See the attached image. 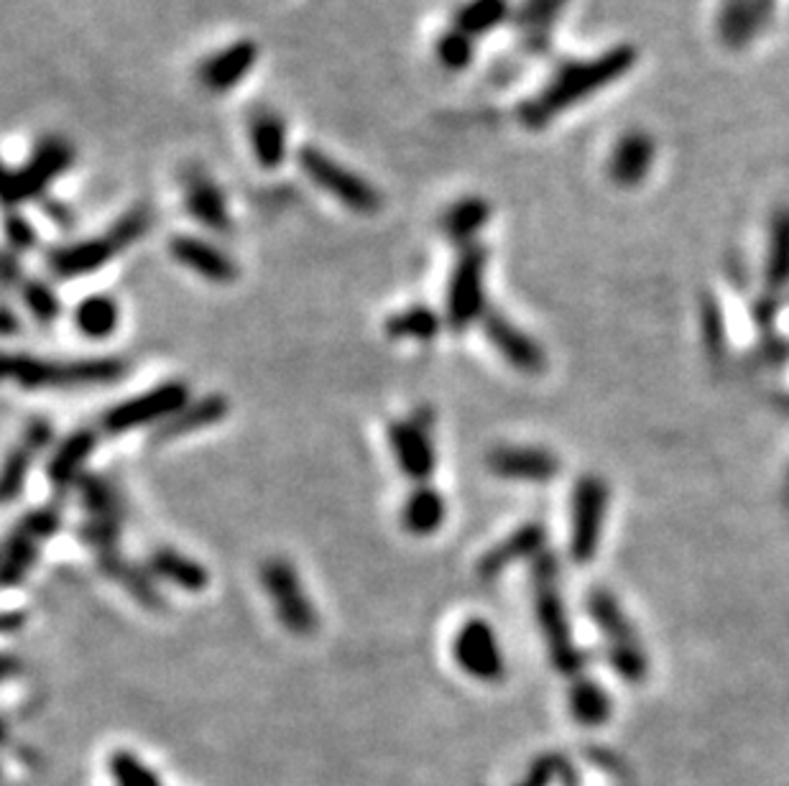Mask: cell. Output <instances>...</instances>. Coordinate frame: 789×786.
<instances>
[{"mask_svg":"<svg viewBox=\"0 0 789 786\" xmlns=\"http://www.w3.org/2000/svg\"><path fill=\"white\" fill-rule=\"evenodd\" d=\"M227 412H231V401H227L223 393H210V396L189 401V404L184 406L179 414H174L169 422L156 426L152 442L166 444V442L182 440V436H187L192 432L210 430V426L221 424L227 416Z\"/></svg>","mask_w":789,"mask_h":786,"instance_id":"obj_22","label":"cell"},{"mask_svg":"<svg viewBox=\"0 0 789 786\" xmlns=\"http://www.w3.org/2000/svg\"><path fill=\"white\" fill-rule=\"evenodd\" d=\"M490 215H494V209H490V205L484 197L478 195L460 197L458 203H452L442 215L445 238L455 243L458 248L473 246L478 238V233L488 225Z\"/></svg>","mask_w":789,"mask_h":786,"instance_id":"obj_28","label":"cell"},{"mask_svg":"<svg viewBox=\"0 0 789 786\" xmlns=\"http://www.w3.org/2000/svg\"><path fill=\"white\" fill-rule=\"evenodd\" d=\"M146 570L154 574V580H164L184 592H205L210 584L207 567L174 547H156L146 557Z\"/></svg>","mask_w":789,"mask_h":786,"instance_id":"obj_23","label":"cell"},{"mask_svg":"<svg viewBox=\"0 0 789 786\" xmlns=\"http://www.w3.org/2000/svg\"><path fill=\"white\" fill-rule=\"evenodd\" d=\"M452 657L468 677L484 685H496L506 677L504 649L498 643L496 628L486 618H468L458 628L452 639Z\"/></svg>","mask_w":789,"mask_h":786,"instance_id":"obj_13","label":"cell"},{"mask_svg":"<svg viewBox=\"0 0 789 786\" xmlns=\"http://www.w3.org/2000/svg\"><path fill=\"white\" fill-rule=\"evenodd\" d=\"M442 317L425 304H411L407 310L393 312L386 317L383 332L391 340H415V343H432L442 330Z\"/></svg>","mask_w":789,"mask_h":786,"instance_id":"obj_33","label":"cell"},{"mask_svg":"<svg viewBox=\"0 0 789 786\" xmlns=\"http://www.w3.org/2000/svg\"><path fill=\"white\" fill-rule=\"evenodd\" d=\"M447 503L435 485H417L401 505V527L411 537H432L442 529Z\"/></svg>","mask_w":789,"mask_h":786,"instance_id":"obj_27","label":"cell"},{"mask_svg":"<svg viewBox=\"0 0 789 786\" xmlns=\"http://www.w3.org/2000/svg\"><path fill=\"white\" fill-rule=\"evenodd\" d=\"M259 62V43L251 39H241L223 47L215 55H210L197 67V80L213 95H227L238 87L245 77L253 72Z\"/></svg>","mask_w":789,"mask_h":786,"instance_id":"obj_17","label":"cell"},{"mask_svg":"<svg viewBox=\"0 0 789 786\" xmlns=\"http://www.w3.org/2000/svg\"><path fill=\"white\" fill-rule=\"evenodd\" d=\"M6 240H8V250L23 256L26 250L37 248L39 233H37V228H33V223L29 220V217L21 215L19 209H8L6 213Z\"/></svg>","mask_w":789,"mask_h":786,"instance_id":"obj_41","label":"cell"},{"mask_svg":"<svg viewBox=\"0 0 789 786\" xmlns=\"http://www.w3.org/2000/svg\"><path fill=\"white\" fill-rule=\"evenodd\" d=\"M184 207L192 220L213 233H231V207L225 191L207 174H189L184 181Z\"/></svg>","mask_w":789,"mask_h":786,"instance_id":"obj_21","label":"cell"},{"mask_svg":"<svg viewBox=\"0 0 789 786\" xmlns=\"http://www.w3.org/2000/svg\"><path fill=\"white\" fill-rule=\"evenodd\" d=\"M19 327H21V322L16 320V312L8 307V304H3V312H0V332H3L6 337H11V335H16V332H19Z\"/></svg>","mask_w":789,"mask_h":786,"instance_id":"obj_45","label":"cell"},{"mask_svg":"<svg viewBox=\"0 0 789 786\" xmlns=\"http://www.w3.org/2000/svg\"><path fill=\"white\" fill-rule=\"evenodd\" d=\"M148 225H152V215L146 207H134L126 215L118 217L103 235L95 238H82L65 243L47 253V268L55 278L61 282H72V278L92 276L95 271H100L110 264L113 258L126 248L134 246L146 235Z\"/></svg>","mask_w":789,"mask_h":786,"instance_id":"obj_4","label":"cell"},{"mask_svg":"<svg viewBox=\"0 0 789 786\" xmlns=\"http://www.w3.org/2000/svg\"><path fill=\"white\" fill-rule=\"evenodd\" d=\"M189 404V386L184 381H164L159 386L136 393L120 404L110 406L100 416V430L105 434H126L142 426H162L174 414H179Z\"/></svg>","mask_w":789,"mask_h":786,"instance_id":"obj_10","label":"cell"},{"mask_svg":"<svg viewBox=\"0 0 789 786\" xmlns=\"http://www.w3.org/2000/svg\"><path fill=\"white\" fill-rule=\"evenodd\" d=\"M75 164V146L61 136H47L33 146L29 159L8 166L3 177L6 209H19L29 203H41L49 187L65 177Z\"/></svg>","mask_w":789,"mask_h":786,"instance_id":"obj_5","label":"cell"},{"mask_svg":"<svg viewBox=\"0 0 789 786\" xmlns=\"http://www.w3.org/2000/svg\"><path fill=\"white\" fill-rule=\"evenodd\" d=\"M75 330L87 340H108L120 325L118 302L108 294H92L72 312Z\"/></svg>","mask_w":789,"mask_h":786,"instance_id":"obj_32","label":"cell"},{"mask_svg":"<svg viewBox=\"0 0 789 786\" xmlns=\"http://www.w3.org/2000/svg\"><path fill=\"white\" fill-rule=\"evenodd\" d=\"M567 705L569 715L583 725V728H601L606 725L613 707L611 697L595 679L575 677L573 685L567 689Z\"/></svg>","mask_w":789,"mask_h":786,"instance_id":"obj_30","label":"cell"},{"mask_svg":"<svg viewBox=\"0 0 789 786\" xmlns=\"http://www.w3.org/2000/svg\"><path fill=\"white\" fill-rule=\"evenodd\" d=\"M608 511V485L598 475H583L577 480L569 503V557L577 564L593 562L598 554L603 523Z\"/></svg>","mask_w":789,"mask_h":786,"instance_id":"obj_12","label":"cell"},{"mask_svg":"<svg viewBox=\"0 0 789 786\" xmlns=\"http://www.w3.org/2000/svg\"><path fill=\"white\" fill-rule=\"evenodd\" d=\"M764 278L767 294L779 296L789 286V207H779L771 217Z\"/></svg>","mask_w":789,"mask_h":786,"instance_id":"obj_31","label":"cell"},{"mask_svg":"<svg viewBox=\"0 0 789 786\" xmlns=\"http://www.w3.org/2000/svg\"><path fill=\"white\" fill-rule=\"evenodd\" d=\"M110 774L118 786H162L159 776L128 750H116L110 756Z\"/></svg>","mask_w":789,"mask_h":786,"instance_id":"obj_39","label":"cell"},{"mask_svg":"<svg viewBox=\"0 0 789 786\" xmlns=\"http://www.w3.org/2000/svg\"><path fill=\"white\" fill-rule=\"evenodd\" d=\"M565 6L567 0H524L516 8L512 21L516 31H519L526 51H545Z\"/></svg>","mask_w":789,"mask_h":786,"instance_id":"obj_26","label":"cell"},{"mask_svg":"<svg viewBox=\"0 0 789 786\" xmlns=\"http://www.w3.org/2000/svg\"><path fill=\"white\" fill-rule=\"evenodd\" d=\"M0 626H3V633H13L16 628L23 626V613H19V610H8Z\"/></svg>","mask_w":789,"mask_h":786,"instance_id":"obj_46","label":"cell"},{"mask_svg":"<svg viewBox=\"0 0 789 786\" xmlns=\"http://www.w3.org/2000/svg\"><path fill=\"white\" fill-rule=\"evenodd\" d=\"M476 41L468 37L466 31L460 29H447L440 39L435 43V55L440 59V65L445 69H450V72H462V69H468L473 65V59H476Z\"/></svg>","mask_w":789,"mask_h":786,"instance_id":"obj_38","label":"cell"},{"mask_svg":"<svg viewBox=\"0 0 789 786\" xmlns=\"http://www.w3.org/2000/svg\"><path fill=\"white\" fill-rule=\"evenodd\" d=\"M656 164V141L652 134H646L642 128L626 130L624 136H618V141L613 144L606 174L613 185L621 189H634L644 185L649 174H652Z\"/></svg>","mask_w":789,"mask_h":786,"instance_id":"obj_15","label":"cell"},{"mask_svg":"<svg viewBox=\"0 0 789 786\" xmlns=\"http://www.w3.org/2000/svg\"><path fill=\"white\" fill-rule=\"evenodd\" d=\"M80 491V505L85 519H103V521H126V509H123V498L113 480L98 473H87L82 483L77 485Z\"/></svg>","mask_w":789,"mask_h":786,"instance_id":"obj_34","label":"cell"},{"mask_svg":"<svg viewBox=\"0 0 789 786\" xmlns=\"http://www.w3.org/2000/svg\"><path fill=\"white\" fill-rule=\"evenodd\" d=\"M557 768H559L557 758H539V762L534 764V768L529 772V776H526V779L516 786H549L552 779H555Z\"/></svg>","mask_w":789,"mask_h":786,"instance_id":"obj_42","label":"cell"},{"mask_svg":"<svg viewBox=\"0 0 789 786\" xmlns=\"http://www.w3.org/2000/svg\"><path fill=\"white\" fill-rule=\"evenodd\" d=\"M43 215H47L51 223H57L59 228H69V225H72V209L61 203H49V199H43Z\"/></svg>","mask_w":789,"mask_h":786,"instance_id":"obj_44","label":"cell"},{"mask_svg":"<svg viewBox=\"0 0 789 786\" xmlns=\"http://www.w3.org/2000/svg\"><path fill=\"white\" fill-rule=\"evenodd\" d=\"M639 65V49L621 43L598 57L569 59L559 65L545 87L519 105V120L529 130L547 128L552 120L565 116L575 105L595 98V95L616 85Z\"/></svg>","mask_w":789,"mask_h":786,"instance_id":"obj_1","label":"cell"},{"mask_svg":"<svg viewBox=\"0 0 789 786\" xmlns=\"http://www.w3.org/2000/svg\"><path fill=\"white\" fill-rule=\"evenodd\" d=\"M486 465L496 478L514 483L545 485L559 475V458L555 452L529 444H498L488 452Z\"/></svg>","mask_w":789,"mask_h":786,"instance_id":"obj_14","label":"cell"},{"mask_svg":"<svg viewBox=\"0 0 789 786\" xmlns=\"http://www.w3.org/2000/svg\"><path fill=\"white\" fill-rule=\"evenodd\" d=\"M261 588L266 590L274 606V613L289 633L310 636L318 631L320 616L314 602L302 588V578L296 572L292 559L286 557H269L259 567Z\"/></svg>","mask_w":789,"mask_h":786,"instance_id":"obj_9","label":"cell"},{"mask_svg":"<svg viewBox=\"0 0 789 786\" xmlns=\"http://www.w3.org/2000/svg\"><path fill=\"white\" fill-rule=\"evenodd\" d=\"M39 452L29 448V444L21 442L16 444V448L8 452V458L3 462V480H0V493H3L6 503H13L16 498L23 493L26 480H29L33 458H37Z\"/></svg>","mask_w":789,"mask_h":786,"instance_id":"obj_36","label":"cell"},{"mask_svg":"<svg viewBox=\"0 0 789 786\" xmlns=\"http://www.w3.org/2000/svg\"><path fill=\"white\" fill-rule=\"evenodd\" d=\"M514 19L512 3L508 0H468L455 13V29L466 31L468 37L480 39L494 33L498 26Z\"/></svg>","mask_w":789,"mask_h":786,"instance_id":"obj_35","label":"cell"},{"mask_svg":"<svg viewBox=\"0 0 789 786\" xmlns=\"http://www.w3.org/2000/svg\"><path fill=\"white\" fill-rule=\"evenodd\" d=\"M128 363L120 357H85V361H51L29 353L3 357L6 381L29 391L113 386L126 379Z\"/></svg>","mask_w":789,"mask_h":786,"instance_id":"obj_2","label":"cell"},{"mask_svg":"<svg viewBox=\"0 0 789 786\" xmlns=\"http://www.w3.org/2000/svg\"><path fill=\"white\" fill-rule=\"evenodd\" d=\"M486 266L488 253L480 243L460 248L458 261L450 271L445 294V325L462 332L476 322H484L486 307Z\"/></svg>","mask_w":789,"mask_h":786,"instance_id":"obj_8","label":"cell"},{"mask_svg":"<svg viewBox=\"0 0 789 786\" xmlns=\"http://www.w3.org/2000/svg\"><path fill=\"white\" fill-rule=\"evenodd\" d=\"M587 613L606 641V657L613 671L629 685H642L649 671L646 654L639 643L634 626L621 610L618 600L608 590H591L587 592Z\"/></svg>","mask_w":789,"mask_h":786,"instance_id":"obj_6","label":"cell"},{"mask_svg":"<svg viewBox=\"0 0 789 786\" xmlns=\"http://www.w3.org/2000/svg\"><path fill=\"white\" fill-rule=\"evenodd\" d=\"M432 426V406H417L407 419H397V422L386 426V440H389L399 470L419 485L427 483L437 470Z\"/></svg>","mask_w":789,"mask_h":786,"instance_id":"obj_11","label":"cell"},{"mask_svg":"<svg viewBox=\"0 0 789 786\" xmlns=\"http://www.w3.org/2000/svg\"><path fill=\"white\" fill-rule=\"evenodd\" d=\"M169 253L179 266L195 271L199 278L210 284H233L238 278V264L221 250L215 243L197 235H174L169 240Z\"/></svg>","mask_w":789,"mask_h":786,"instance_id":"obj_20","label":"cell"},{"mask_svg":"<svg viewBox=\"0 0 789 786\" xmlns=\"http://www.w3.org/2000/svg\"><path fill=\"white\" fill-rule=\"evenodd\" d=\"M703 332L710 357H723L725 353V317L715 296H703Z\"/></svg>","mask_w":789,"mask_h":786,"instance_id":"obj_40","label":"cell"},{"mask_svg":"<svg viewBox=\"0 0 789 786\" xmlns=\"http://www.w3.org/2000/svg\"><path fill=\"white\" fill-rule=\"evenodd\" d=\"M0 274H3V284L6 289H19L23 284V266H21V256L13 250L3 253V266H0Z\"/></svg>","mask_w":789,"mask_h":786,"instance_id":"obj_43","label":"cell"},{"mask_svg":"<svg viewBox=\"0 0 789 786\" xmlns=\"http://www.w3.org/2000/svg\"><path fill=\"white\" fill-rule=\"evenodd\" d=\"M249 138L253 159L263 169H279L289 154V134L284 118L271 108H259L249 118Z\"/></svg>","mask_w":789,"mask_h":786,"instance_id":"obj_25","label":"cell"},{"mask_svg":"<svg viewBox=\"0 0 789 786\" xmlns=\"http://www.w3.org/2000/svg\"><path fill=\"white\" fill-rule=\"evenodd\" d=\"M19 296L23 302V307L29 310V314L41 325H51V322L59 320L61 314V302L57 292L43 282V278H23V284L19 286Z\"/></svg>","mask_w":789,"mask_h":786,"instance_id":"obj_37","label":"cell"},{"mask_svg":"<svg viewBox=\"0 0 789 786\" xmlns=\"http://www.w3.org/2000/svg\"><path fill=\"white\" fill-rule=\"evenodd\" d=\"M532 592H534V613L545 639L549 664L559 675L577 677L585 667L583 651L577 649L573 628L567 621V608L559 588V564L557 557L545 552L534 559L532 567Z\"/></svg>","mask_w":789,"mask_h":786,"instance_id":"obj_3","label":"cell"},{"mask_svg":"<svg viewBox=\"0 0 789 786\" xmlns=\"http://www.w3.org/2000/svg\"><path fill=\"white\" fill-rule=\"evenodd\" d=\"M296 164L306 179L324 195L348 207L355 215H376L381 209V195L371 181L355 174L350 166L332 159L318 146H300Z\"/></svg>","mask_w":789,"mask_h":786,"instance_id":"obj_7","label":"cell"},{"mask_svg":"<svg viewBox=\"0 0 789 786\" xmlns=\"http://www.w3.org/2000/svg\"><path fill=\"white\" fill-rule=\"evenodd\" d=\"M545 541H547V529L542 527L539 521L522 523L519 529L512 531L506 539L498 541L484 552V557L478 559L476 574L484 582L498 578V574L506 572L508 567L524 562V559H537L545 554Z\"/></svg>","mask_w":789,"mask_h":786,"instance_id":"obj_18","label":"cell"},{"mask_svg":"<svg viewBox=\"0 0 789 786\" xmlns=\"http://www.w3.org/2000/svg\"><path fill=\"white\" fill-rule=\"evenodd\" d=\"M47 544V541L39 539L33 531H29L23 523L16 521V527L11 529V534L6 539L3 547V584L6 588H16L21 584L29 572L37 564L39 549Z\"/></svg>","mask_w":789,"mask_h":786,"instance_id":"obj_29","label":"cell"},{"mask_svg":"<svg viewBox=\"0 0 789 786\" xmlns=\"http://www.w3.org/2000/svg\"><path fill=\"white\" fill-rule=\"evenodd\" d=\"M480 325H484L488 343L496 347L498 355H501L512 369L526 375L545 371L547 355L542 351V345L534 337L526 335L524 330L516 327L512 320H506L501 312L488 310Z\"/></svg>","mask_w":789,"mask_h":786,"instance_id":"obj_16","label":"cell"},{"mask_svg":"<svg viewBox=\"0 0 789 786\" xmlns=\"http://www.w3.org/2000/svg\"><path fill=\"white\" fill-rule=\"evenodd\" d=\"M95 562H98L103 574H108L113 582H118L120 588H126L128 596L134 598L138 606H144L146 610H156V613L166 608L162 592L154 582V574L148 572L146 567L134 564L130 559H126V554L120 552L95 557Z\"/></svg>","mask_w":789,"mask_h":786,"instance_id":"obj_24","label":"cell"},{"mask_svg":"<svg viewBox=\"0 0 789 786\" xmlns=\"http://www.w3.org/2000/svg\"><path fill=\"white\" fill-rule=\"evenodd\" d=\"M95 448H98V432L90 426L69 432L65 440L57 444L47 462V480L55 488L57 495H65L82 483L87 475V462H90Z\"/></svg>","mask_w":789,"mask_h":786,"instance_id":"obj_19","label":"cell"}]
</instances>
